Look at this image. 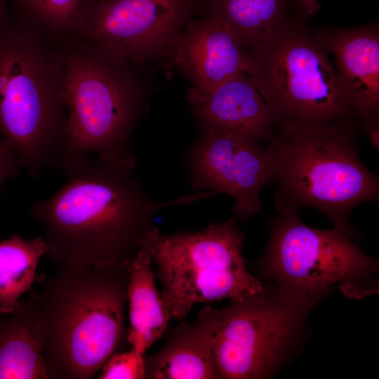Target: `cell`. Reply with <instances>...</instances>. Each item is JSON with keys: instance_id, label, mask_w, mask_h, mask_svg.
Instances as JSON below:
<instances>
[{"instance_id": "6da1fadb", "label": "cell", "mask_w": 379, "mask_h": 379, "mask_svg": "<svg viewBox=\"0 0 379 379\" xmlns=\"http://www.w3.org/2000/svg\"><path fill=\"white\" fill-rule=\"evenodd\" d=\"M66 182L29 211L43 230L48 253L58 266L128 265L154 227L157 213L214 194L212 191L165 201L152 200L133 168L92 156L60 160Z\"/></svg>"}, {"instance_id": "7a4b0ae2", "label": "cell", "mask_w": 379, "mask_h": 379, "mask_svg": "<svg viewBox=\"0 0 379 379\" xmlns=\"http://www.w3.org/2000/svg\"><path fill=\"white\" fill-rule=\"evenodd\" d=\"M68 37L51 34L6 1L0 6V136L32 178L55 166L65 137Z\"/></svg>"}, {"instance_id": "3957f363", "label": "cell", "mask_w": 379, "mask_h": 379, "mask_svg": "<svg viewBox=\"0 0 379 379\" xmlns=\"http://www.w3.org/2000/svg\"><path fill=\"white\" fill-rule=\"evenodd\" d=\"M40 281L39 323L48 379L93 378L123 337L128 265L58 266Z\"/></svg>"}, {"instance_id": "277c9868", "label": "cell", "mask_w": 379, "mask_h": 379, "mask_svg": "<svg viewBox=\"0 0 379 379\" xmlns=\"http://www.w3.org/2000/svg\"><path fill=\"white\" fill-rule=\"evenodd\" d=\"M357 121L352 117L317 126L275 128L266 146L269 184L276 186L279 213L298 215L312 207L334 229L359 238L350 215L358 204L378 199L379 181L359 159Z\"/></svg>"}, {"instance_id": "5b68a950", "label": "cell", "mask_w": 379, "mask_h": 379, "mask_svg": "<svg viewBox=\"0 0 379 379\" xmlns=\"http://www.w3.org/2000/svg\"><path fill=\"white\" fill-rule=\"evenodd\" d=\"M139 65L109 44L67 38L68 120L55 166L62 159L93 156L134 168L131 136L147 107Z\"/></svg>"}, {"instance_id": "8992f818", "label": "cell", "mask_w": 379, "mask_h": 379, "mask_svg": "<svg viewBox=\"0 0 379 379\" xmlns=\"http://www.w3.org/2000/svg\"><path fill=\"white\" fill-rule=\"evenodd\" d=\"M319 7L318 0H293L285 21L246 50V73L275 128L312 127L355 117L329 53L307 26Z\"/></svg>"}, {"instance_id": "52a82bcc", "label": "cell", "mask_w": 379, "mask_h": 379, "mask_svg": "<svg viewBox=\"0 0 379 379\" xmlns=\"http://www.w3.org/2000/svg\"><path fill=\"white\" fill-rule=\"evenodd\" d=\"M269 229L265 250L253 262L256 277L307 312L336 285L354 299L378 292V260L349 236L307 226L295 214L279 213Z\"/></svg>"}, {"instance_id": "ba28073f", "label": "cell", "mask_w": 379, "mask_h": 379, "mask_svg": "<svg viewBox=\"0 0 379 379\" xmlns=\"http://www.w3.org/2000/svg\"><path fill=\"white\" fill-rule=\"evenodd\" d=\"M238 219L213 222L196 232L164 234L154 227L145 247L157 267L161 298L170 320L181 321L194 305L242 300L263 291L242 254L246 239Z\"/></svg>"}, {"instance_id": "9c48e42d", "label": "cell", "mask_w": 379, "mask_h": 379, "mask_svg": "<svg viewBox=\"0 0 379 379\" xmlns=\"http://www.w3.org/2000/svg\"><path fill=\"white\" fill-rule=\"evenodd\" d=\"M220 310L212 356L221 379L266 378L296 345L309 313L269 286Z\"/></svg>"}, {"instance_id": "30bf717a", "label": "cell", "mask_w": 379, "mask_h": 379, "mask_svg": "<svg viewBox=\"0 0 379 379\" xmlns=\"http://www.w3.org/2000/svg\"><path fill=\"white\" fill-rule=\"evenodd\" d=\"M192 0H85L69 37L109 44L142 65L170 55Z\"/></svg>"}, {"instance_id": "8fae6325", "label": "cell", "mask_w": 379, "mask_h": 379, "mask_svg": "<svg viewBox=\"0 0 379 379\" xmlns=\"http://www.w3.org/2000/svg\"><path fill=\"white\" fill-rule=\"evenodd\" d=\"M188 167L192 189L231 196L232 211L238 220L262 212L260 193L270 181L263 142L203 131L190 152Z\"/></svg>"}, {"instance_id": "7c38bea8", "label": "cell", "mask_w": 379, "mask_h": 379, "mask_svg": "<svg viewBox=\"0 0 379 379\" xmlns=\"http://www.w3.org/2000/svg\"><path fill=\"white\" fill-rule=\"evenodd\" d=\"M312 30L334 56L338 80L354 115L362 125L378 121V25Z\"/></svg>"}, {"instance_id": "4fadbf2b", "label": "cell", "mask_w": 379, "mask_h": 379, "mask_svg": "<svg viewBox=\"0 0 379 379\" xmlns=\"http://www.w3.org/2000/svg\"><path fill=\"white\" fill-rule=\"evenodd\" d=\"M190 112L203 131L231 134L260 142L270 140L275 126L255 84L243 73L210 89L186 91Z\"/></svg>"}, {"instance_id": "5bb4252c", "label": "cell", "mask_w": 379, "mask_h": 379, "mask_svg": "<svg viewBox=\"0 0 379 379\" xmlns=\"http://www.w3.org/2000/svg\"><path fill=\"white\" fill-rule=\"evenodd\" d=\"M170 55L194 87L210 89L248 69V55L232 31L218 19L189 20Z\"/></svg>"}, {"instance_id": "9a60e30c", "label": "cell", "mask_w": 379, "mask_h": 379, "mask_svg": "<svg viewBox=\"0 0 379 379\" xmlns=\"http://www.w3.org/2000/svg\"><path fill=\"white\" fill-rule=\"evenodd\" d=\"M220 310L206 305L192 323L168 332L162 348L145 357V378L217 379L212 350Z\"/></svg>"}, {"instance_id": "2e32d148", "label": "cell", "mask_w": 379, "mask_h": 379, "mask_svg": "<svg viewBox=\"0 0 379 379\" xmlns=\"http://www.w3.org/2000/svg\"><path fill=\"white\" fill-rule=\"evenodd\" d=\"M0 379H48L42 354L38 291L0 316Z\"/></svg>"}, {"instance_id": "e0dca14e", "label": "cell", "mask_w": 379, "mask_h": 379, "mask_svg": "<svg viewBox=\"0 0 379 379\" xmlns=\"http://www.w3.org/2000/svg\"><path fill=\"white\" fill-rule=\"evenodd\" d=\"M152 259L141 246L128 265V303L130 327L127 340L132 348L145 353L166 333L170 321L154 281Z\"/></svg>"}, {"instance_id": "ac0fdd59", "label": "cell", "mask_w": 379, "mask_h": 379, "mask_svg": "<svg viewBox=\"0 0 379 379\" xmlns=\"http://www.w3.org/2000/svg\"><path fill=\"white\" fill-rule=\"evenodd\" d=\"M200 8L204 16L214 17L228 27L246 50L285 21L293 0H204Z\"/></svg>"}, {"instance_id": "d6986e66", "label": "cell", "mask_w": 379, "mask_h": 379, "mask_svg": "<svg viewBox=\"0 0 379 379\" xmlns=\"http://www.w3.org/2000/svg\"><path fill=\"white\" fill-rule=\"evenodd\" d=\"M47 253L42 236L25 239L14 234L0 242V316L12 313L31 291L39 261Z\"/></svg>"}, {"instance_id": "ffe728a7", "label": "cell", "mask_w": 379, "mask_h": 379, "mask_svg": "<svg viewBox=\"0 0 379 379\" xmlns=\"http://www.w3.org/2000/svg\"><path fill=\"white\" fill-rule=\"evenodd\" d=\"M51 34L70 36L85 0H6Z\"/></svg>"}, {"instance_id": "44dd1931", "label": "cell", "mask_w": 379, "mask_h": 379, "mask_svg": "<svg viewBox=\"0 0 379 379\" xmlns=\"http://www.w3.org/2000/svg\"><path fill=\"white\" fill-rule=\"evenodd\" d=\"M100 379H142L146 377L145 354L131 348L112 354L101 368Z\"/></svg>"}, {"instance_id": "7402d4cb", "label": "cell", "mask_w": 379, "mask_h": 379, "mask_svg": "<svg viewBox=\"0 0 379 379\" xmlns=\"http://www.w3.org/2000/svg\"><path fill=\"white\" fill-rule=\"evenodd\" d=\"M20 168L12 148L0 136V187L5 180L18 174Z\"/></svg>"}, {"instance_id": "603a6c76", "label": "cell", "mask_w": 379, "mask_h": 379, "mask_svg": "<svg viewBox=\"0 0 379 379\" xmlns=\"http://www.w3.org/2000/svg\"><path fill=\"white\" fill-rule=\"evenodd\" d=\"M362 131L368 136L370 143L377 150L379 149V122L362 126Z\"/></svg>"}, {"instance_id": "cb8c5ba5", "label": "cell", "mask_w": 379, "mask_h": 379, "mask_svg": "<svg viewBox=\"0 0 379 379\" xmlns=\"http://www.w3.org/2000/svg\"><path fill=\"white\" fill-rule=\"evenodd\" d=\"M5 0H0V6L4 2Z\"/></svg>"}]
</instances>
